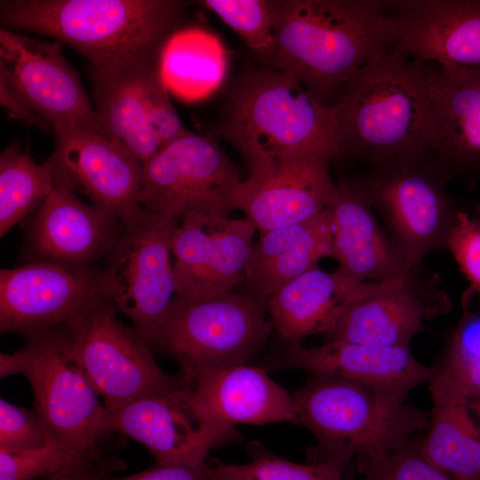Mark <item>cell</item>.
I'll list each match as a JSON object with an SVG mask.
<instances>
[{"instance_id": "1", "label": "cell", "mask_w": 480, "mask_h": 480, "mask_svg": "<svg viewBox=\"0 0 480 480\" xmlns=\"http://www.w3.org/2000/svg\"><path fill=\"white\" fill-rule=\"evenodd\" d=\"M388 4L381 0L280 1L270 67L292 75L330 106L356 73L391 49Z\"/></svg>"}, {"instance_id": "2", "label": "cell", "mask_w": 480, "mask_h": 480, "mask_svg": "<svg viewBox=\"0 0 480 480\" xmlns=\"http://www.w3.org/2000/svg\"><path fill=\"white\" fill-rule=\"evenodd\" d=\"M175 0H2L3 28L64 42L85 57L90 74L160 60L183 12Z\"/></svg>"}, {"instance_id": "3", "label": "cell", "mask_w": 480, "mask_h": 480, "mask_svg": "<svg viewBox=\"0 0 480 480\" xmlns=\"http://www.w3.org/2000/svg\"><path fill=\"white\" fill-rule=\"evenodd\" d=\"M332 108L341 156L373 167L434 153L427 63L412 60L396 49L356 73Z\"/></svg>"}, {"instance_id": "4", "label": "cell", "mask_w": 480, "mask_h": 480, "mask_svg": "<svg viewBox=\"0 0 480 480\" xmlns=\"http://www.w3.org/2000/svg\"><path fill=\"white\" fill-rule=\"evenodd\" d=\"M221 132L249 166L259 160L341 156L332 106L292 75L272 67L244 76L234 89Z\"/></svg>"}, {"instance_id": "5", "label": "cell", "mask_w": 480, "mask_h": 480, "mask_svg": "<svg viewBox=\"0 0 480 480\" xmlns=\"http://www.w3.org/2000/svg\"><path fill=\"white\" fill-rule=\"evenodd\" d=\"M292 400L299 424L316 439L308 461L341 471L355 457L376 458L406 444L429 423V413L340 377L313 374Z\"/></svg>"}, {"instance_id": "6", "label": "cell", "mask_w": 480, "mask_h": 480, "mask_svg": "<svg viewBox=\"0 0 480 480\" xmlns=\"http://www.w3.org/2000/svg\"><path fill=\"white\" fill-rule=\"evenodd\" d=\"M25 346L1 353L0 376L21 374L29 382L34 412L50 439L75 452L98 448L111 434L110 413L71 355L64 324L25 333Z\"/></svg>"}, {"instance_id": "7", "label": "cell", "mask_w": 480, "mask_h": 480, "mask_svg": "<svg viewBox=\"0 0 480 480\" xmlns=\"http://www.w3.org/2000/svg\"><path fill=\"white\" fill-rule=\"evenodd\" d=\"M267 313L268 300L248 293L206 300L176 296L150 347L175 360L191 380L204 368L252 361L273 329Z\"/></svg>"}, {"instance_id": "8", "label": "cell", "mask_w": 480, "mask_h": 480, "mask_svg": "<svg viewBox=\"0 0 480 480\" xmlns=\"http://www.w3.org/2000/svg\"><path fill=\"white\" fill-rule=\"evenodd\" d=\"M108 297L88 303L63 324L72 356L111 413L144 396L183 388L191 380L164 372L153 350L132 327L125 326Z\"/></svg>"}, {"instance_id": "9", "label": "cell", "mask_w": 480, "mask_h": 480, "mask_svg": "<svg viewBox=\"0 0 480 480\" xmlns=\"http://www.w3.org/2000/svg\"><path fill=\"white\" fill-rule=\"evenodd\" d=\"M356 180L413 267L445 248L460 210L445 188L449 178L434 153L371 167Z\"/></svg>"}, {"instance_id": "10", "label": "cell", "mask_w": 480, "mask_h": 480, "mask_svg": "<svg viewBox=\"0 0 480 480\" xmlns=\"http://www.w3.org/2000/svg\"><path fill=\"white\" fill-rule=\"evenodd\" d=\"M177 220L143 210L124 225L102 270L108 299L149 345L177 296L172 261Z\"/></svg>"}, {"instance_id": "11", "label": "cell", "mask_w": 480, "mask_h": 480, "mask_svg": "<svg viewBox=\"0 0 480 480\" xmlns=\"http://www.w3.org/2000/svg\"><path fill=\"white\" fill-rule=\"evenodd\" d=\"M242 181L237 167L212 140L188 132L143 164L139 201L145 211L176 219L195 213L228 217L236 210Z\"/></svg>"}, {"instance_id": "12", "label": "cell", "mask_w": 480, "mask_h": 480, "mask_svg": "<svg viewBox=\"0 0 480 480\" xmlns=\"http://www.w3.org/2000/svg\"><path fill=\"white\" fill-rule=\"evenodd\" d=\"M0 85L53 131L101 129L78 74L57 40L41 41L1 27Z\"/></svg>"}, {"instance_id": "13", "label": "cell", "mask_w": 480, "mask_h": 480, "mask_svg": "<svg viewBox=\"0 0 480 480\" xmlns=\"http://www.w3.org/2000/svg\"><path fill=\"white\" fill-rule=\"evenodd\" d=\"M55 148L48 158L53 172L74 191L117 217L124 225L142 212L139 201L143 164L102 129L62 127L54 131Z\"/></svg>"}, {"instance_id": "14", "label": "cell", "mask_w": 480, "mask_h": 480, "mask_svg": "<svg viewBox=\"0 0 480 480\" xmlns=\"http://www.w3.org/2000/svg\"><path fill=\"white\" fill-rule=\"evenodd\" d=\"M254 225L247 219L190 214L172 242L177 296L206 300L244 281Z\"/></svg>"}, {"instance_id": "15", "label": "cell", "mask_w": 480, "mask_h": 480, "mask_svg": "<svg viewBox=\"0 0 480 480\" xmlns=\"http://www.w3.org/2000/svg\"><path fill=\"white\" fill-rule=\"evenodd\" d=\"M108 297L102 271L42 260L0 270V330L27 333L63 324Z\"/></svg>"}, {"instance_id": "16", "label": "cell", "mask_w": 480, "mask_h": 480, "mask_svg": "<svg viewBox=\"0 0 480 480\" xmlns=\"http://www.w3.org/2000/svg\"><path fill=\"white\" fill-rule=\"evenodd\" d=\"M189 385L141 397L111 412L110 432L143 444L157 464H203L211 449L243 441L234 426L193 417L186 404Z\"/></svg>"}, {"instance_id": "17", "label": "cell", "mask_w": 480, "mask_h": 480, "mask_svg": "<svg viewBox=\"0 0 480 480\" xmlns=\"http://www.w3.org/2000/svg\"><path fill=\"white\" fill-rule=\"evenodd\" d=\"M329 163L313 156L259 160L236 192V209L260 234L312 219L335 198Z\"/></svg>"}, {"instance_id": "18", "label": "cell", "mask_w": 480, "mask_h": 480, "mask_svg": "<svg viewBox=\"0 0 480 480\" xmlns=\"http://www.w3.org/2000/svg\"><path fill=\"white\" fill-rule=\"evenodd\" d=\"M258 365L266 372L302 369L316 375L340 377L403 401L414 388L428 382L435 372V366L420 364L409 348L343 340H328L311 348L285 341Z\"/></svg>"}, {"instance_id": "19", "label": "cell", "mask_w": 480, "mask_h": 480, "mask_svg": "<svg viewBox=\"0 0 480 480\" xmlns=\"http://www.w3.org/2000/svg\"><path fill=\"white\" fill-rule=\"evenodd\" d=\"M391 48L444 68H480V0L390 1Z\"/></svg>"}, {"instance_id": "20", "label": "cell", "mask_w": 480, "mask_h": 480, "mask_svg": "<svg viewBox=\"0 0 480 480\" xmlns=\"http://www.w3.org/2000/svg\"><path fill=\"white\" fill-rule=\"evenodd\" d=\"M186 404L199 422L299 424L292 396L264 369L249 364L198 371L191 379Z\"/></svg>"}, {"instance_id": "21", "label": "cell", "mask_w": 480, "mask_h": 480, "mask_svg": "<svg viewBox=\"0 0 480 480\" xmlns=\"http://www.w3.org/2000/svg\"><path fill=\"white\" fill-rule=\"evenodd\" d=\"M329 209L333 259L346 276L356 282L378 284L413 274L415 267L385 234L356 179L336 183Z\"/></svg>"}, {"instance_id": "22", "label": "cell", "mask_w": 480, "mask_h": 480, "mask_svg": "<svg viewBox=\"0 0 480 480\" xmlns=\"http://www.w3.org/2000/svg\"><path fill=\"white\" fill-rule=\"evenodd\" d=\"M53 178V189L30 227L31 245L43 260L87 267L108 254L124 225L108 211L82 202L54 172Z\"/></svg>"}, {"instance_id": "23", "label": "cell", "mask_w": 480, "mask_h": 480, "mask_svg": "<svg viewBox=\"0 0 480 480\" xmlns=\"http://www.w3.org/2000/svg\"><path fill=\"white\" fill-rule=\"evenodd\" d=\"M434 123V156L451 180L480 174V68L427 63Z\"/></svg>"}, {"instance_id": "24", "label": "cell", "mask_w": 480, "mask_h": 480, "mask_svg": "<svg viewBox=\"0 0 480 480\" xmlns=\"http://www.w3.org/2000/svg\"><path fill=\"white\" fill-rule=\"evenodd\" d=\"M412 275L370 284L349 302L326 333L329 340L409 348L412 338L425 330L426 318L438 312L427 304Z\"/></svg>"}, {"instance_id": "25", "label": "cell", "mask_w": 480, "mask_h": 480, "mask_svg": "<svg viewBox=\"0 0 480 480\" xmlns=\"http://www.w3.org/2000/svg\"><path fill=\"white\" fill-rule=\"evenodd\" d=\"M374 283L356 282L339 268L316 267L268 299L271 324L290 343L313 334L328 333L349 302Z\"/></svg>"}, {"instance_id": "26", "label": "cell", "mask_w": 480, "mask_h": 480, "mask_svg": "<svg viewBox=\"0 0 480 480\" xmlns=\"http://www.w3.org/2000/svg\"><path fill=\"white\" fill-rule=\"evenodd\" d=\"M428 382L433 406L420 451L457 480H480V426L467 396L439 364Z\"/></svg>"}, {"instance_id": "27", "label": "cell", "mask_w": 480, "mask_h": 480, "mask_svg": "<svg viewBox=\"0 0 480 480\" xmlns=\"http://www.w3.org/2000/svg\"><path fill=\"white\" fill-rule=\"evenodd\" d=\"M146 64L112 74H90L100 128L142 164L163 148L150 124L142 95L140 73Z\"/></svg>"}, {"instance_id": "28", "label": "cell", "mask_w": 480, "mask_h": 480, "mask_svg": "<svg viewBox=\"0 0 480 480\" xmlns=\"http://www.w3.org/2000/svg\"><path fill=\"white\" fill-rule=\"evenodd\" d=\"M226 69L223 44L200 28L176 30L160 55V71L168 91L185 100L212 94L223 82Z\"/></svg>"}, {"instance_id": "29", "label": "cell", "mask_w": 480, "mask_h": 480, "mask_svg": "<svg viewBox=\"0 0 480 480\" xmlns=\"http://www.w3.org/2000/svg\"><path fill=\"white\" fill-rule=\"evenodd\" d=\"M53 187L49 159L37 164L28 149L10 144L0 156V236L41 206Z\"/></svg>"}, {"instance_id": "30", "label": "cell", "mask_w": 480, "mask_h": 480, "mask_svg": "<svg viewBox=\"0 0 480 480\" xmlns=\"http://www.w3.org/2000/svg\"><path fill=\"white\" fill-rule=\"evenodd\" d=\"M326 257L333 258L331 219L300 244L248 270L244 281L248 294L268 300L295 278L318 267L320 260Z\"/></svg>"}, {"instance_id": "31", "label": "cell", "mask_w": 480, "mask_h": 480, "mask_svg": "<svg viewBox=\"0 0 480 480\" xmlns=\"http://www.w3.org/2000/svg\"><path fill=\"white\" fill-rule=\"evenodd\" d=\"M251 460L228 464L212 459L211 480H345L342 471L327 463L299 464L270 452L262 443L246 445Z\"/></svg>"}, {"instance_id": "32", "label": "cell", "mask_w": 480, "mask_h": 480, "mask_svg": "<svg viewBox=\"0 0 480 480\" xmlns=\"http://www.w3.org/2000/svg\"><path fill=\"white\" fill-rule=\"evenodd\" d=\"M280 1L205 0L203 4L271 65Z\"/></svg>"}, {"instance_id": "33", "label": "cell", "mask_w": 480, "mask_h": 480, "mask_svg": "<svg viewBox=\"0 0 480 480\" xmlns=\"http://www.w3.org/2000/svg\"><path fill=\"white\" fill-rule=\"evenodd\" d=\"M439 365L471 400L480 392V311L466 312Z\"/></svg>"}, {"instance_id": "34", "label": "cell", "mask_w": 480, "mask_h": 480, "mask_svg": "<svg viewBox=\"0 0 480 480\" xmlns=\"http://www.w3.org/2000/svg\"><path fill=\"white\" fill-rule=\"evenodd\" d=\"M357 460L364 480H457L432 464L412 441L387 454Z\"/></svg>"}, {"instance_id": "35", "label": "cell", "mask_w": 480, "mask_h": 480, "mask_svg": "<svg viewBox=\"0 0 480 480\" xmlns=\"http://www.w3.org/2000/svg\"><path fill=\"white\" fill-rule=\"evenodd\" d=\"M87 452H75L53 441L42 447L18 452L0 451V480L46 478L78 460Z\"/></svg>"}, {"instance_id": "36", "label": "cell", "mask_w": 480, "mask_h": 480, "mask_svg": "<svg viewBox=\"0 0 480 480\" xmlns=\"http://www.w3.org/2000/svg\"><path fill=\"white\" fill-rule=\"evenodd\" d=\"M140 79L149 122L162 146L188 133L170 100L160 60L144 65Z\"/></svg>"}, {"instance_id": "37", "label": "cell", "mask_w": 480, "mask_h": 480, "mask_svg": "<svg viewBox=\"0 0 480 480\" xmlns=\"http://www.w3.org/2000/svg\"><path fill=\"white\" fill-rule=\"evenodd\" d=\"M445 248L470 284L464 298L468 300L476 294L480 299V218L460 211Z\"/></svg>"}, {"instance_id": "38", "label": "cell", "mask_w": 480, "mask_h": 480, "mask_svg": "<svg viewBox=\"0 0 480 480\" xmlns=\"http://www.w3.org/2000/svg\"><path fill=\"white\" fill-rule=\"evenodd\" d=\"M52 441L35 414L0 399V451L18 452Z\"/></svg>"}, {"instance_id": "39", "label": "cell", "mask_w": 480, "mask_h": 480, "mask_svg": "<svg viewBox=\"0 0 480 480\" xmlns=\"http://www.w3.org/2000/svg\"><path fill=\"white\" fill-rule=\"evenodd\" d=\"M329 208L312 219L261 233L260 238L252 245L246 272L286 252L316 233L330 220Z\"/></svg>"}, {"instance_id": "40", "label": "cell", "mask_w": 480, "mask_h": 480, "mask_svg": "<svg viewBox=\"0 0 480 480\" xmlns=\"http://www.w3.org/2000/svg\"><path fill=\"white\" fill-rule=\"evenodd\" d=\"M125 468L122 458L104 454L97 449L44 480H105L113 472Z\"/></svg>"}, {"instance_id": "41", "label": "cell", "mask_w": 480, "mask_h": 480, "mask_svg": "<svg viewBox=\"0 0 480 480\" xmlns=\"http://www.w3.org/2000/svg\"><path fill=\"white\" fill-rule=\"evenodd\" d=\"M105 480H211V467L199 465L156 464L144 471L123 477L108 476Z\"/></svg>"}, {"instance_id": "42", "label": "cell", "mask_w": 480, "mask_h": 480, "mask_svg": "<svg viewBox=\"0 0 480 480\" xmlns=\"http://www.w3.org/2000/svg\"><path fill=\"white\" fill-rule=\"evenodd\" d=\"M468 405L472 412L476 415L480 420V392L468 402Z\"/></svg>"}]
</instances>
